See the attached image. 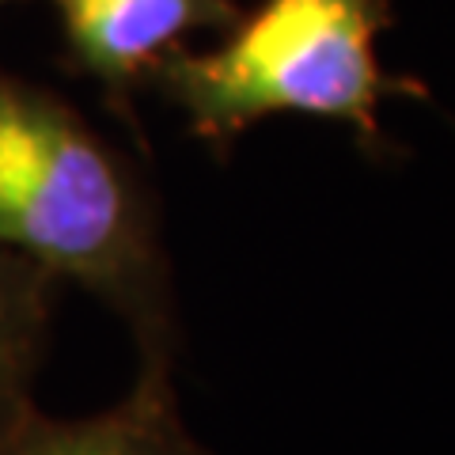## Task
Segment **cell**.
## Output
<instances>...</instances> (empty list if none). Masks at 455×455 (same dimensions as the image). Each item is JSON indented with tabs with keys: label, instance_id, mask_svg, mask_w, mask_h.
I'll return each instance as SVG.
<instances>
[{
	"label": "cell",
	"instance_id": "6da1fadb",
	"mask_svg": "<svg viewBox=\"0 0 455 455\" xmlns=\"http://www.w3.org/2000/svg\"><path fill=\"white\" fill-rule=\"evenodd\" d=\"M0 247L76 281L171 361L175 311L156 209L133 167L53 92L0 68Z\"/></svg>",
	"mask_w": 455,
	"mask_h": 455
},
{
	"label": "cell",
	"instance_id": "7a4b0ae2",
	"mask_svg": "<svg viewBox=\"0 0 455 455\" xmlns=\"http://www.w3.org/2000/svg\"><path fill=\"white\" fill-rule=\"evenodd\" d=\"M391 20V0H262L220 46L171 50L145 84L187 114L190 133L217 156L254 122L307 114L349 125L361 152L379 160L398 152L376 118L383 99H429L425 84L379 68L376 38Z\"/></svg>",
	"mask_w": 455,
	"mask_h": 455
},
{
	"label": "cell",
	"instance_id": "3957f363",
	"mask_svg": "<svg viewBox=\"0 0 455 455\" xmlns=\"http://www.w3.org/2000/svg\"><path fill=\"white\" fill-rule=\"evenodd\" d=\"M73 73L99 80L130 114L137 84L197 31H228L239 0H50Z\"/></svg>",
	"mask_w": 455,
	"mask_h": 455
},
{
	"label": "cell",
	"instance_id": "277c9868",
	"mask_svg": "<svg viewBox=\"0 0 455 455\" xmlns=\"http://www.w3.org/2000/svg\"><path fill=\"white\" fill-rule=\"evenodd\" d=\"M0 455H209L179 418L171 361H145L133 391L95 418L57 421L38 410L0 436Z\"/></svg>",
	"mask_w": 455,
	"mask_h": 455
},
{
	"label": "cell",
	"instance_id": "5b68a950",
	"mask_svg": "<svg viewBox=\"0 0 455 455\" xmlns=\"http://www.w3.org/2000/svg\"><path fill=\"white\" fill-rule=\"evenodd\" d=\"M50 315V277L0 247V436L31 414V379L38 372Z\"/></svg>",
	"mask_w": 455,
	"mask_h": 455
},
{
	"label": "cell",
	"instance_id": "8992f818",
	"mask_svg": "<svg viewBox=\"0 0 455 455\" xmlns=\"http://www.w3.org/2000/svg\"><path fill=\"white\" fill-rule=\"evenodd\" d=\"M4 4H20V0H0V8H4Z\"/></svg>",
	"mask_w": 455,
	"mask_h": 455
}]
</instances>
